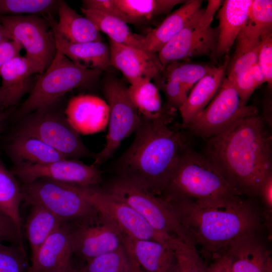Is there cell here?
<instances>
[{"instance_id": "cell-42", "label": "cell", "mask_w": 272, "mask_h": 272, "mask_svg": "<svg viewBox=\"0 0 272 272\" xmlns=\"http://www.w3.org/2000/svg\"><path fill=\"white\" fill-rule=\"evenodd\" d=\"M0 241L8 242L25 250L22 234L14 222L0 211Z\"/></svg>"}, {"instance_id": "cell-10", "label": "cell", "mask_w": 272, "mask_h": 272, "mask_svg": "<svg viewBox=\"0 0 272 272\" xmlns=\"http://www.w3.org/2000/svg\"><path fill=\"white\" fill-rule=\"evenodd\" d=\"M0 22L10 39L25 49V56L36 73L42 74L51 64L57 51L47 20L37 15H6L0 16Z\"/></svg>"}, {"instance_id": "cell-48", "label": "cell", "mask_w": 272, "mask_h": 272, "mask_svg": "<svg viewBox=\"0 0 272 272\" xmlns=\"http://www.w3.org/2000/svg\"><path fill=\"white\" fill-rule=\"evenodd\" d=\"M9 40H11L9 35L0 22V44Z\"/></svg>"}, {"instance_id": "cell-26", "label": "cell", "mask_w": 272, "mask_h": 272, "mask_svg": "<svg viewBox=\"0 0 272 272\" xmlns=\"http://www.w3.org/2000/svg\"><path fill=\"white\" fill-rule=\"evenodd\" d=\"M7 151L15 165L45 164L67 158L40 140L21 134H15Z\"/></svg>"}, {"instance_id": "cell-11", "label": "cell", "mask_w": 272, "mask_h": 272, "mask_svg": "<svg viewBox=\"0 0 272 272\" xmlns=\"http://www.w3.org/2000/svg\"><path fill=\"white\" fill-rule=\"evenodd\" d=\"M258 112L256 107L242 103L232 82L225 78L210 103L185 127L197 135L209 139L223 132L238 120Z\"/></svg>"}, {"instance_id": "cell-39", "label": "cell", "mask_w": 272, "mask_h": 272, "mask_svg": "<svg viewBox=\"0 0 272 272\" xmlns=\"http://www.w3.org/2000/svg\"><path fill=\"white\" fill-rule=\"evenodd\" d=\"M0 272H31L25 251L0 241Z\"/></svg>"}, {"instance_id": "cell-46", "label": "cell", "mask_w": 272, "mask_h": 272, "mask_svg": "<svg viewBox=\"0 0 272 272\" xmlns=\"http://www.w3.org/2000/svg\"><path fill=\"white\" fill-rule=\"evenodd\" d=\"M207 272H231L225 255L222 254L216 257L215 261L208 267Z\"/></svg>"}, {"instance_id": "cell-44", "label": "cell", "mask_w": 272, "mask_h": 272, "mask_svg": "<svg viewBox=\"0 0 272 272\" xmlns=\"http://www.w3.org/2000/svg\"><path fill=\"white\" fill-rule=\"evenodd\" d=\"M82 3V8L99 11L124 22L123 16L114 0H84Z\"/></svg>"}, {"instance_id": "cell-43", "label": "cell", "mask_w": 272, "mask_h": 272, "mask_svg": "<svg viewBox=\"0 0 272 272\" xmlns=\"http://www.w3.org/2000/svg\"><path fill=\"white\" fill-rule=\"evenodd\" d=\"M258 196L263 205L262 216L265 225L270 228L271 225L272 215V173L269 174L261 184Z\"/></svg>"}, {"instance_id": "cell-22", "label": "cell", "mask_w": 272, "mask_h": 272, "mask_svg": "<svg viewBox=\"0 0 272 272\" xmlns=\"http://www.w3.org/2000/svg\"><path fill=\"white\" fill-rule=\"evenodd\" d=\"M252 0H226L218 10V37L214 56L227 54L246 25Z\"/></svg>"}, {"instance_id": "cell-33", "label": "cell", "mask_w": 272, "mask_h": 272, "mask_svg": "<svg viewBox=\"0 0 272 272\" xmlns=\"http://www.w3.org/2000/svg\"><path fill=\"white\" fill-rule=\"evenodd\" d=\"M21 188L14 174L0 162V211L9 217L22 234L20 206Z\"/></svg>"}, {"instance_id": "cell-19", "label": "cell", "mask_w": 272, "mask_h": 272, "mask_svg": "<svg viewBox=\"0 0 272 272\" xmlns=\"http://www.w3.org/2000/svg\"><path fill=\"white\" fill-rule=\"evenodd\" d=\"M122 244L143 272H176L177 261L171 245L124 235Z\"/></svg>"}, {"instance_id": "cell-14", "label": "cell", "mask_w": 272, "mask_h": 272, "mask_svg": "<svg viewBox=\"0 0 272 272\" xmlns=\"http://www.w3.org/2000/svg\"><path fill=\"white\" fill-rule=\"evenodd\" d=\"M124 234L111 220L98 212L94 218L71 227L73 253L87 261L122 245Z\"/></svg>"}, {"instance_id": "cell-50", "label": "cell", "mask_w": 272, "mask_h": 272, "mask_svg": "<svg viewBox=\"0 0 272 272\" xmlns=\"http://www.w3.org/2000/svg\"><path fill=\"white\" fill-rule=\"evenodd\" d=\"M4 109L5 108L3 104L2 91L0 87V111L4 110Z\"/></svg>"}, {"instance_id": "cell-21", "label": "cell", "mask_w": 272, "mask_h": 272, "mask_svg": "<svg viewBox=\"0 0 272 272\" xmlns=\"http://www.w3.org/2000/svg\"><path fill=\"white\" fill-rule=\"evenodd\" d=\"M44 18L52 31L57 49L72 61L82 66L101 71L111 66L110 48L106 43L102 41L70 42L57 32L56 21L51 14Z\"/></svg>"}, {"instance_id": "cell-40", "label": "cell", "mask_w": 272, "mask_h": 272, "mask_svg": "<svg viewBox=\"0 0 272 272\" xmlns=\"http://www.w3.org/2000/svg\"><path fill=\"white\" fill-rule=\"evenodd\" d=\"M247 23L261 37L272 33V1L252 0Z\"/></svg>"}, {"instance_id": "cell-29", "label": "cell", "mask_w": 272, "mask_h": 272, "mask_svg": "<svg viewBox=\"0 0 272 272\" xmlns=\"http://www.w3.org/2000/svg\"><path fill=\"white\" fill-rule=\"evenodd\" d=\"M126 23L148 24L155 18L169 14L183 0H114Z\"/></svg>"}, {"instance_id": "cell-47", "label": "cell", "mask_w": 272, "mask_h": 272, "mask_svg": "<svg viewBox=\"0 0 272 272\" xmlns=\"http://www.w3.org/2000/svg\"><path fill=\"white\" fill-rule=\"evenodd\" d=\"M11 112V109L0 111V132L1 131L6 120Z\"/></svg>"}, {"instance_id": "cell-2", "label": "cell", "mask_w": 272, "mask_h": 272, "mask_svg": "<svg viewBox=\"0 0 272 272\" xmlns=\"http://www.w3.org/2000/svg\"><path fill=\"white\" fill-rule=\"evenodd\" d=\"M169 202L196 245L216 258L235 241L260 233L264 222L261 210L254 201L241 196Z\"/></svg>"}, {"instance_id": "cell-45", "label": "cell", "mask_w": 272, "mask_h": 272, "mask_svg": "<svg viewBox=\"0 0 272 272\" xmlns=\"http://www.w3.org/2000/svg\"><path fill=\"white\" fill-rule=\"evenodd\" d=\"M22 48L20 44L13 40L5 41L0 44V71L8 61L20 55Z\"/></svg>"}, {"instance_id": "cell-13", "label": "cell", "mask_w": 272, "mask_h": 272, "mask_svg": "<svg viewBox=\"0 0 272 272\" xmlns=\"http://www.w3.org/2000/svg\"><path fill=\"white\" fill-rule=\"evenodd\" d=\"M85 196L101 214L113 221L127 236L158 241L170 245L174 236L158 232L132 208L96 187H82Z\"/></svg>"}, {"instance_id": "cell-28", "label": "cell", "mask_w": 272, "mask_h": 272, "mask_svg": "<svg viewBox=\"0 0 272 272\" xmlns=\"http://www.w3.org/2000/svg\"><path fill=\"white\" fill-rule=\"evenodd\" d=\"M81 11L84 16L89 19L100 31L108 36L109 39L152 54L146 48L144 36L132 32L127 23L122 20L95 10L81 8Z\"/></svg>"}, {"instance_id": "cell-38", "label": "cell", "mask_w": 272, "mask_h": 272, "mask_svg": "<svg viewBox=\"0 0 272 272\" xmlns=\"http://www.w3.org/2000/svg\"><path fill=\"white\" fill-rule=\"evenodd\" d=\"M230 80L236 89L242 103L244 105L246 104L254 91L265 83L257 62L241 71Z\"/></svg>"}, {"instance_id": "cell-31", "label": "cell", "mask_w": 272, "mask_h": 272, "mask_svg": "<svg viewBox=\"0 0 272 272\" xmlns=\"http://www.w3.org/2000/svg\"><path fill=\"white\" fill-rule=\"evenodd\" d=\"M128 92L142 118L156 119L170 112L176 111L163 106L159 88L151 81L144 80L130 85Z\"/></svg>"}, {"instance_id": "cell-16", "label": "cell", "mask_w": 272, "mask_h": 272, "mask_svg": "<svg viewBox=\"0 0 272 272\" xmlns=\"http://www.w3.org/2000/svg\"><path fill=\"white\" fill-rule=\"evenodd\" d=\"M223 254L231 272H272L271 252L259 233L235 241Z\"/></svg>"}, {"instance_id": "cell-3", "label": "cell", "mask_w": 272, "mask_h": 272, "mask_svg": "<svg viewBox=\"0 0 272 272\" xmlns=\"http://www.w3.org/2000/svg\"><path fill=\"white\" fill-rule=\"evenodd\" d=\"M174 114L141 117L133 142L117 162L118 177L161 196L187 147L181 133L169 126Z\"/></svg>"}, {"instance_id": "cell-23", "label": "cell", "mask_w": 272, "mask_h": 272, "mask_svg": "<svg viewBox=\"0 0 272 272\" xmlns=\"http://www.w3.org/2000/svg\"><path fill=\"white\" fill-rule=\"evenodd\" d=\"M230 60L228 56L218 67H211L193 87L186 99L178 109L185 127L190 120L203 110L217 93L224 79Z\"/></svg>"}, {"instance_id": "cell-7", "label": "cell", "mask_w": 272, "mask_h": 272, "mask_svg": "<svg viewBox=\"0 0 272 272\" xmlns=\"http://www.w3.org/2000/svg\"><path fill=\"white\" fill-rule=\"evenodd\" d=\"M21 188L23 199L27 203L44 207L63 223L77 224L98 214L81 186L38 179L24 183Z\"/></svg>"}, {"instance_id": "cell-27", "label": "cell", "mask_w": 272, "mask_h": 272, "mask_svg": "<svg viewBox=\"0 0 272 272\" xmlns=\"http://www.w3.org/2000/svg\"><path fill=\"white\" fill-rule=\"evenodd\" d=\"M57 32L73 43L102 41V36L95 25L88 18L78 14L64 1H58Z\"/></svg>"}, {"instance_id": "cell-8", "label": "cell", "mask_w": 272, "mask_h": 272, "mask_svg": "<svg viewBox=\"0 0 272 272\" xmlns=\"http://www.w3.org/2000/svg\"><path fill=\"white\" fill-rule=\"evenodd\" d=\"M222 3L220 0L208 1L206 9L200 8L187 24L160 49L157 54L163 68L191 57L214 56L218 28L213 27L212 23Z\"/></svg>"}, {"instance_id": "cell-15", "label": "cell", "mask_w": 272, "mask_h": 272, "mask_svg": "<svg viewBox=\"0 0 272 272\" xmlns=\"http://www.w3.org/2000/svg\"><path fill=\"white\" fill-rule=\"evenodd\" d=\"M11 172L24 183L47 179L85 187L101 182V172L96 166L88 165L77 159L68 158L45 164L15 165Z\"/></svg>"}, {"instance_id": "cell-18", "label": "cell", "mask_w": 272, "mask_h": 272, "mask_svg": "<svg viewBox=\"0 0 272 272\" xmlns=\"http://www.w3.org/2000/svg\"><path fill=\"white\" fill-rule=\"evenodd\" d=\"M109 42L111 66L120 71L130 85L151 81L163 70L157 54H150L110 39Z\"/></svg>"}, {"instance_id": "cell-30", "label": "cell", "mask_w": 272, "mask_h": 272, "mask_svg": "<svg viewBox=\"0 0 272 272\" xmlns=\"http://www.w3.org/2000/svg\"><path fill=\"white\" fill-rule=\"evenodd\" d=\"M235 42V51L227 68V78L230 80L257 62L262 38L256 30L246 23Z\"/></svg>"}, {"instance_id": "cell-36", "label": "cell", "mask_w": 272, "mask_h": 272, "mask_svg": "<svg viewBox=\"0 0 272 272\" xmlns=\"http://www.w3.org/2000/svg\"><path fill=\"white\" fill-rule=\"evenodd\" d=\"M58 1L54 0H0V16L39 14H50L58 7Z\"/></svg>"}, {"instance_id": "cell-37", "label": "cell", "mask_w": 272, "mask_h": 272, "mask_svg": "<svg viewBox=\"0 0 272 272\" xmlns=\"http://www.w3.org/2000/svg\"><path fill=\"white\" fill-rule=\"evenodd\" d=\"M171 245L177 261L176 272H207L208 266L202 259L196 246L174 237Z\"/></svg>"}, {"instance_id": "cell-12", "label": "cell", "mask_w": 272, "mask_h": 272, "mask_svg": "<svg viewBox=\"0 0 272 272\" xmlns=\"http://www.w3.org/2000/svg\"><path fill=\"white\" fill-rule=\"evenodd\" d=\"M104 92L109 107L108 131L103 149L94 157L96 166L112 157L122 141L135 132L141 120L124 84L115 79H109Z\"/></svg>"}, {"instance_id": "cell-6", "label": "cell", "mask_w": 272, "mask_h": 272, "mask_svg": "<svg viewBox=\"0 0 272 272\" xmlns=\"http://www.w3.org/2000/svg\"><path fill=\"white\" fill-rule=\"evenodd\" d=\"M102 189L130 206L158 232L196 246L172 205L161 196L120 177Z\"/></svg>"}, {"instance_id": "cell-20", "label": "cell", "mask_w": 272, "mask_h": 272, "mask_svg": "<svg viewBox=\"0 0 272 272\" xmlns=\"http://www.w3.org/2000/svg\"><path fill=\"white\" fill-rule=\"evenodd\" d=\"M70 232V226L63 223L49 235L31 258V272H61L72 265Z\"/></svg>"}, {"instance_id": "cell-34", "label": "cell", "mask_w": 272, "mask_h": 272, "mask_svg": "<svg viewBox=\"0 0 272 272\" xmlns=\"http://www.w3.org/2000/svg\"><path fill=\"white\" fill-rule=\"evenodd\" d=\"M135 266L122 244L88 260L83 269L86 272H132Z\"/></svg>"}, {"instance_id": "cell-1", "label": "cell", "mask_w": 272, "mask_h": 272, "mask_svg": "<svg viewBox=\"0 0 272 272\" xmlns=\"http://www.w3.org/2000/svg\"><path fill=\"white\" fill-rule=\"evenodd\" d=\"M206 156L241 195L257 196L272 173V137L258 114L242 118L209 139Z\"/></svg>"}, {"instance_id": "cell-4", "label": "cell", "mask_w": 272, "mask_h": 272, "mask_svg": "<svg viewBox=\"0 0 272 272\" xmlns=\"http://www.w3.org/2000/svg\"><path fill=\"white\" fill-rule=\"evenodd\" d=\"M241 195L206 155L187 147L161 196L168 202H199Z\"/></svg>"}, {"instance_id": "cell-32", "label": "cell", "mask_w": 272, "mask_h": 272, "mask_svg": "<svg viewBox=\"0 0 272 272\" xmlns=\"http://www.w3.org/2000/svg\"><path fill=\"white\" fill-rule=\"evenodd\" d=\"M30 206L25 231L32 258L49 235L63 223L44 207L35 204Z\"/></svg>"}, {"instance_id": "cell-17", "label": "cell", "mask_w": 272, "mask_h": 272, "mask_svg": "<svg viewBox=\"0 0 272 272\" xmlns=\"http://www.w3.org/2000/svg\"><path fill=\"white\" fill-rule=\"evenodd\" d=\"M64 114L79 134H93L103 131L107 126L109 107L106 101L98 96L79 95L70 100Z\"/></svg>"}, {"instance_id": "cell-35", "label": "cell", "mask_w": 272, "mask_h": 272, "mask_svg": "<svg viewBox=\"0 0 272 272\" xmlns=\"http://www.w3.org/2000/svg\"><path fill=\"white\" fill-rule=\"evenodd\" d=\"M211 68V66L201 64L177 62L165 66L161 73L178 81L188 95L189 91Z\"/></svg>"}, {"instance_id": "cell-41", "label": "cell", "mask_w": 272, "mask_h": 272, "mask_svg": "<svg viewBox=\"0 0 272 272\" xmlns=\"http://www.w3.org/2000/svg\"><path fill=\"white\" fill-rule=\"evenodd\" d=\"M257 63L263 75L265 82L271 87L272 84V33L263 37Z\"/></svg>"}, {"instance_id": "cell-9", "label": "cell", "mask_w": 272, "mask_h": 272, "mask_svg": "<svg viewBox=\"0 0 272 272\" xmlns=\"http://www.w3.org/2000/svg\"><path fill=\"white\" fill-rule=\"evenodd\" d=\"M53 105L28 114L16 133L36 138L67 158L91 156L80 134L65 114L52 108Z\"/></svg>"}, {"instance_id": "cell-5", "label": "cell", "mask_w": 272, "mask_h": 272, "mask_svg": "<svg viewBox=\"0 0 272 272\" xmlns=\"http://www.w3.org/2000/svg\"><path fill=\"white\" fill-rule=\"evenodd\" d=\"M101 73L74 62L57 49L51 64L40 75L21 106L19 115H28L55 104L66 93L93 83Z\"/></svg>"}, {"instance_id": "cell-24", "label": "cell", "mask_w": 272, "mask_h": 272, "mask_svg": "<svg viewBox=\"0 0 272 272\" xmlns=\"http://www.w3.org/2000/svg\"><path fill=\"white\" fill-rule=\"evenodd\" d=\"M202 1L188 0L168 15L157 26L144 36L147 50L157 54L160 49L177 34L200 9Z\"/></svg>"}, {"instance_id": "cell-49", "label": "cell", "mask_w": 272, "mask_h": 272, "mask_svg": "<svg viewBox=\"0 0 272 272\" xmlns=\"http://www.w3.org/2000/svg\"><path fill=\"white\" fill-rule=\"evenodd\" d=\"M61 272H86L84 269H77L74 268L72 265L70 266L65 270Z\"/></svg>"}, {"instance_id": "cell-25", "label": "cell", "mask_w": 272, "mask_h": 272, "mask_svg": "<svg viewBox=\"0 0 272 272\" xmlns=\"http://www.w3.org/2000/svg\"><path fill=\"white\" fill-rule=\"evenodd\" d=\"M35 74L36 72L25 56H16L2 67L0 71V87L5 109L15 105L29 91L31 78Z\"/></svg>"}]
</instances>
